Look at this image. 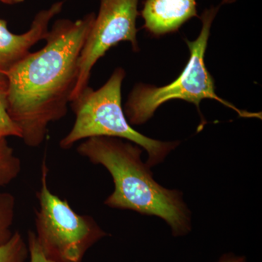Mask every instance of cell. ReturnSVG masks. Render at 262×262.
<instances>
[{"mask_svg": "<svg viewBox=\"0 0 262 262\" xmlns=\"http://www.w3.org/2000/svg\"><path fill=\"white\" fill-rule=\"evenodd\" d=\"M24 0H0L2 3L7 5H16L23 3Z\"/></svg>", "mask_w": 262, "mask_h": 262, "instance_id": "15", "label": "cell"}, {"mask_svg": "<svg viewBox=\"0 0 262 262\" xmlns=\"http://www.w3.org/2000/svg\"><path fill=\"white\" fill-rule=\"evenodd\" d=\"M219 10L220 7L212 6L210 9L205 10L201 15L202 28L199 36L194 41L186 39L189 58L182 73L175 80L161 87L139 83L133 89L123 108L130 125L145 123L161 105L175 99L183 100L195 105L202 118V125L198 130H201L206 123L200 110V103L204 99L215 100L224 106L232 108L241 117L261 118V113H248L239 110L215 93L214 80L207 69L205 54L212 24Z\"/></svg>", "mask_w": 262, "mask_h": 262, "instance_id": "4", "label": "cell"}, {"mask_svg": "<svg viewBox=\"0 0 262 262\" xmlns=\"http://www.w3.org/2000/svg\"><path fill=\"white\" fill-rule=\"evenodd\" d=\"M29 262H57L48 258L38 244L34 231H29L27 235Z\"/></svg>", "mask_w": 262, "mask_h": 262, "instance_id": "13", "label": "cell"}, {"mask_svg": "<svg viewBox=\"0 0 262 262\" xmlns=\"http://www.w3.org/2000/svg\"><path fill=\"white\" fill-rule=\"evenodd\" d=\"M21 168V160L10 146L7 138L0 135V188L18 178Z\"/></svg>", "mask_w": 262, "mask_h": 262, "instance_id": "9", "label": "cell"}, {"mask_svg": "<svg viewBox=\"0 0 262 262\" xmlns=\"http://www.w3.org/2000/svg\"><path fill=\"white\" fill-rule=\"evenodd\" d=\"M15 199L11 193L0 191V244L8 242L13 234Z\"/></svg>", "mask_w": 262, "mask_h": 262, "instance_id": "10", "label": "cell"}, {"mask_svg": "<svg viewBox=\"0 0 262 262\" xmlns=\"http://www.w3.org/2000/svg\"><path fill=\"white\" fill-rule=\"evenodd\" d=\"M126 73L121 67L114 71L106 83L94 90L90 86L72 100L75 115L70 132L60 141L59 146L69 149L78 141L91 137L118 138L143 148L148 154L146 164L154 167L162 163L179 145V141L151 139L134 130L127 122L122 106V84Z\"/></svg>", "mask_w": 262, "mask_h": 262, "instance_id": "3", "label": "cell"}, {"mask_svg": "<svg viewBox=\"0 0 262 262\" xmlns=\"http://www.w3.org/2000/svg\"><path fill=\"white\" fill-rule=\"evenodd\" d=\"M144 28L154 37L177 32L183 24L198 17L196 0H146L141 10Z\"/></svg>", "mask_w": 262, "mask_h": 262, "instance_id": "8", "label": "cell"}, {"mask_svg": "<svg viewBox=\"0 0 262 262\" xmlns=\"http://www.w3.org/2000/svg\"><path fill=\"white\" fill-rule=\"evenodd\" d=\"M8 85L5 78H0V135L4 137L21 138L20 129L8 113Z\"/></svg>", "mask_w": 262, "mask_h": 262, "instance_id": "12", "label": "cell"}, {"mask_svg": "<svg viewBox=\"0 0 262 262\" xmlns=\"http://www.w3.org/2000/svg\"><path fill=\"white\" fill-rule=\"evenodd\" d=\"M217 262H247L245 256H237L233 253H227L222 255Z\"/></svg>", "mask_w": 262, "mask_h": 262, "instance_id": "14", "label": "cell"}, {"mask_svg": "<svg viewBox=\"0 0 262 262\" xmlns=\"http://www.w3.org/2000/svg\"><path fill=\"white\" fill-rule=\"evenodd\" d=\"M96 18L58 19L49 29L46 44L27 55L5 74L8 113L21 132L24 144L39 147L48 127L68 113L79 76V60Z\"/></svg>", "mask_w": 262, "mask_h": 262, "instance_id": "1", "label": "cell"}, {"mask_svg": "<svg viewBox=\"0 0 262 262\" xmlns=\"http://www.w3.org/2000/svg\"><path fill=\"white\" fill-rule=\"evenodd\" d=\"M63 6V2H56L38 12L30 28L21 34L10 32L6 20L0 19V78H5L6 72L29 54L34 45L45 40L52 19L61 13Z\"/></svg>", "mask_w": 262, "mask_h": 262, "instance_id": "7", "label": "cell"}, {"mask_svg": "<svg viewBox=\"0 0 262 262\" xmlns=\"http://www.w3.org/2000/svg\"><path fill=\"white\" fill-rule=\"evenodd\" d=\"M236 0H222V4H230V3H234Z\"/></svg>", "mask_w": 262, "mask_h": 262, "instance_id": "16", "label": "cell"}, {"mask_svg": "<svg viewBox=\"0 0 262 262\" xmlns=\"http://www.w3.org/2000/svg\"><path fill=\"white\" fill-rule=\"evenodd\" d=\"M77 151L91 163L102 165L113 177L115 189L104 202L106 206L159 217L170 226L174 237L191 232V212L182 192L166 189L155 180L141 160L140 146L118 138L99 136L84 139Z\"/></svg>", "mask_w": 262, "mask_h": 262, "instance_id": "2", "label": "cell"}, {"mask_svg": "<svg viewBox=\"0 0 262 262\" xmlns=\"http://www.w3.org/2000/svg\"><path fill=\"white\" fill-rule=\"evenodd\" d=\"M28 258V245L20 232H13L8 242L0 244V262H27Z\"/></svg>", "mask_w": 262, "mask_h": 262, "instance_id": "11", "label": "cell"}, {"mask_svg": "<svg viewBox=\"0 0 262 262\" xmlns=\"http://www.w3.org/2000/svg\"><path fill=\"white\" fill-rule=\"evenodd\" d=\"M138 4L139 0H100L98 15L81 52L78 80L72 100L89 86L91 71L112 48L128 42L133 51H139L136 28Z\"/></svg>", "mask_w": 262, "mask_h": 262, "instance_id": "6", "label": "cell"}, {"mask_svg": "<svg viewBox=\"0 0 262 262\" xmlns=\"http://www.w3.org/2000/svg\"><path fill=\"white\" fill-rule=\"evenodd\" d=\"M46 160L41 168V185L37 193L36 238L43 252L57 262H82L84 255L108 234L89 215L74 211L67 200L53 194L48 186Z\"/></svg>", "mask_w": 262, "mask_h": 262, "instance_id": "5", "label": "cell"}]
</instances>
